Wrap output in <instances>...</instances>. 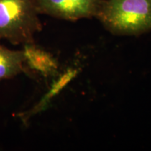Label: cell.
<instances>
[{"mask_svg": "<svg viewBox=\"0 0 151 151\" xmlns=\"http://www.w3.org/2000/svg\"><path fill=\"white\" fill-rule=\"evenodd\" d=\"M24 65L45 78H55L60 73L59 63L51 53L34 43L22 45Z\"/></svg>", "mask_w": 151, "mask_h": 151, "instance_id": "4", "label": "cell"}, {"mask_svg": "<svg viewBox=\"0 0 151 151\" xmlns=\"http://www.w3.org/2000/svg\"><path fill=\"white\" fill-rule=\"evenodd\" d=\"M24 70L22 50H11L0 43V81L14 78Z\"/></svg>", "mask_w": 151, "mask_h": 151, "instance_id": "6", "label": "cell"}, {"mask_svg": "<svg viewBox=\"0 0 151 151\" xmlns=\"http://www.w3.org/2000/svg\"><path fill=\"white\" fill-rule=\"evenodd\" d=\"M35 0H0V39L14 45L34 43L42 29Z\"/></svg>", "mask_w": 151, "mask_h": 151, "instance_id": "2", "label": "cell"}, {"mask_svg": "<svg viewBox=\"0 0 151 151\" xmlns=\"http://www.w3.org/2000/svg\"><path fill=\"white\" fill-rule=\"evenodd\" d=\"M39 14L68 21L95 17L101 0H35Z\"/></svg>", "mask_w": 151, "mask_h": 151, "instance_id": "3", "label": "cell"}, {"mask_svg": "<svg viewBox=\"0 0 151 151\" xmlns=\"http://www.w3.org/2000/svg\"><path fill=\"white\" fill-rule=\"evenodd\" d=\"M78 73L79 69L75 67L67 68L63 72H60L59 74L53 78V81L50 88L41 97L39 102H37V104H35L29 110L19 113L18 116L20 118V120L25 122L33 116L46 111L52 99L70 83L78 76Z\"/></svg>", "mask_w": 151, "mask_h": 151, "instance_id": "5", "label": "cell"}, {"mask_svg": "<svg viewBox=\"0 0 151 151\" xmlns=\"http://www.w3.org/2000/svg\"><path fill=\"white\" fill-rule=\"evenodd\" d=\"M95 18L114 35H143L151 30V0H101Z\"/></svg>", "mask_w": 151, "mask_h": 151, "instance_id": "1", "label": "cell"}]
</instances>
